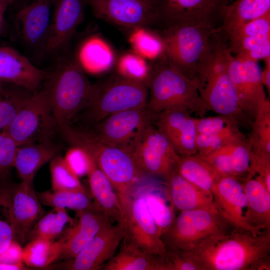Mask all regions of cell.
I'll return each mask as SVG.
<instances>
[{"label": "cell", "instance_id": "1", "mask_svg": "<svg viewBox=\"0 0 270 270\" xmlns=\"http://www.w3.org/2000/svg\"><path fill=\"white\" fill-rule=\"evenodd\" d=\"M180 252L198 270H269L270 230L256 236L232 227L190 250Z\"/></svg>", "mask_w": 270, "mask_h": 270}, {"label": "cell", "instance_id": "2", "mask_svg": "<svg viewBox=\"0 0 270 270\" xmlns=\"http://www.w3.org/2000/svg\"><path fill=\"white\" fill-rule=\"evenodd\" d=\"M218 28L211 24H196L162 29L159 34L164 58L182 74L196 81L212 54Z\"/></svg>", "mask_w": 270, "mask_h": 270}, {"label": "cell", "instance_id": "3", "mask_svg": "<svg viewBox=\"0 0 270 270\" xmlns=\"http://www.w3.org/2000/svg\"><path fill=\"white\" fill-rule=\"evenodd\" d=\"M152 67L148 86L150 92L146 108L156 118L162 111L182 108L204 116L210 110L200 97L198 82L190 80L166 62L164 56Z\"/></svg>", "mask_w": 270, "mask_h": 270}, {"label": "cell", "instance_id": "4", "mask_svg": "<svg viewBox=\"0 0 270 270\" xmlns=\"http://www.w3.org/2000/svg\"><path fill=\"white\" fill-rule=\"evenodd\" d=\"M62 62L45 88L58 126L70 124L86 107L92 88L77 58Z\"/></svg>", "mask_w": 270, "mask_h": 270}, {"label": "cell", "instance_id": "5", "mask_svg": "<svg viewBox=\"0 0 270 270\" xmlns=\"http://www.w3.org/2000/svg\"><path fill=\"white\" fill-rule=\"evenodd\" d=\"M222 36L214 38L212 54L196 81L200 95L209 109L218 114L231 117L240 128L250 130L253 120L242 110L222 56Z\"/></svg>", "mask_w": 270, "mask_h": 270}, {"label": "cell", "instance_id": "6", "mask_svg": "<svg viewBox=\"0 0 270 270\" xmlns=\"http://www.w3.org/2000/svg\"><path fill=\"white\" fill-rule=\"evenodd\" d=\"M148 90L144 82L118 73L92 84L88 104L80 113H83L84 120L92 126L113 114L146 106Z\"/></svg>", "mask_w": 270, "mask_h": 270}, {"label": "cell", "instance_id": "7", "mask_svg": "<svg viewBox=\"0 0 270 270\" xmlns=\"http://www.w3.org/2000/svg\"><path fill=\"white\" fill-rule=\"evenodd\" d=\"M232 226L216 208L181 210L161 236L166 250H190Z\"/></svg>", "mask_w": 270, "mask_h": 270}, {"label": "cell", "instance_id": "8", "mask_svg": "<svg viewBox=\"0 0 270 270\" xmlns=\"http://www.w3.org/2000/svg\"><path fill=\"white\" fill-rule=\"evenodd\" d=\"M58 129L70 146L86 152L110 181L124 178L135 165L132 152L103 140L89 128L70 123L60 126Z\"/></svg>", "mask_w": 270, "mask_h": 270}, {"label": "cell", "instance_id": "9", "mask_svg": "<svg viewBox=\"0 0 270 270\" xmlns=\"http://www.w3.org/2000/svg\"><path fill=\"white\" fill-rule=\"evenodd\" d=\"M57 124L46 89L34 92L3 131L18 146L51 141Z\"/></svg>", "mask_w": 270, "mask_h": 270}, {"label": "cell", "instance_id": "10", "mask_svg": "<svg viewBox=\"0 0 270 270\" xmlns=\"http://www.w3.org/2000/svg\"><path fill=\"white\" fill-rule=\"evenodd\" d=\"M220 51L240 107L254 121L268 100L261 82L259 65L257 62L237 60L230 52L224 36L221 39Z\"/></svg>", "mask_w": 270, "mask_h": 270}, {"label": "cell", "instance_id": "11", "mask_svg": "<svg viewBox=\"0 0 270 270\" xmlns=\"http://www.w3.org/2000/svg\"><path fill=\"white\" fill-rule=\"evenodd\" d=\"M132 152L143 175L165 180L177 169L180 156L152 122L144 128Z\"/></svg>", "mask_w": 270, "mask_h": 270}, {"label": "cell", "instance_id": "12", "mask_svg": "<svg viewBox=\"0 0 270 270\" xmlns=\"http://www.w3.org/2000/svg\"><path fill=\"white\" fill-rule=\"evenodd\" d=\"M228 0H154L162 30L169 27L208 24L219 27Z\"/></svg>", "mask_w": 270, "mask_h": 270}, {"label": "cell", "instance_id": "13", "mask_svg": "<svg viewBox=\"0 0 270 270\" xmlns=\"http://www.w3.org/2000/svg\"><path fill=\"white\" fill-rule=\"evenodd\" d=\"M98 18L126 28L158 26L154 0H86Z\"/></svg>", "mask_w": 270, "mask_h": 270}, {"label": "cell", "instance_id": "14", "mask_svg": "<svg viewBox=\"0 0 270 270\" xmlns=\"http://www.w3.org/2000/svg\"><path fill=\"white\" fill-rule=\"evenodd\" d=\"M156 118L146 106L113 114L89 128L103 140L132 152L144 128Z\"/></svg>", "mask_w": 270, "mask_h": 270}, {"label": "cell", "instance_id": "15", "mask_svg": "<svg viewBox=\"0 0 270 270\" xmlns=\"http://www.w3.org/2000/svg\"><path fill=\"white\" fill-rule=\"evenodd\" d=\"M120 223L124 228L125 238L150 253L165 256L166 250L155 220L144 198L137 192H134Z\"/></svg>", "mask_w": 270, "mask_h": 270}, {"label": "cell", "instance_id": "16", "mask_svg": "<svg viewBox=\"0 0 270 270\" xmlns=\"http://www.w3.org/2000/svg\"><path fill=\"white\" fill-rule=\"evenodd\" d=\"M211 192L217 210L232 226L248 230L256 236L266 230L250 224L248 202L239 180L223 176L214 184Z\"/></svg>", "mask_w": 270, "mask_h": 270}, {"label": "cell", "instance_id": "17", "mask_svg": "<svg viewBox=\"0 0 270 270\" xmlns=\"http://www.w3.org/2000/svg\"><path fill=\"white\" fill-rule=\"evenodd\" d=\"M125 236L122 224L108 222L104 224L90 242L64 266L68 270H96L114 254Z\"/></svg>", "mask_w": 270, "mask_h": 270}, {"label": "cell", "instance_id": "18", "mask_svg": "<svg viewBox=\"0 0 270 270\" xmlns=\"http://www.w3.org/2000/svg\"><path fill=\"white\" fill-rule=\"evenodd\" d=\"M86 6V0H54L45 54H54L66 50L84 18Z\"/></svg>", "mask_w": 270, "mask_h": 270}, {"label": "cell", "instance_id": "19", "mask_svg": "<svg viewBox=\"0 0 270 270\" xmlns=\"http://www.w3.org/2000/svg\"><path fill=\"white\" fill-rule=\"evenodd\" d=\"M192 114L182 108L168 109L161 112L152 122L180 156L197 154L195 146L196 118L192 116Z\"/></svg>", "mask_w": 270, "mask_h": 270}, {"label": "cell", "instance_id": "20", "mask_svg": "<svg viewBox=\"0 0 270 270\" xmlns=\"http://www.w3.org/2000/svg\"><path fill=\"white\" fill-rule=\"evenodd\" d=\"M76 213L74 224L60 238L62 245L58 260H68L74 258L104 224L111 222L93 202L90 207Z\"/></svg>", "mask_w": 270, "mask_h": 270}, {"label": "cell", "instance_id": "21", "mask_svg": "<svg viewBox=\"0 0 270 270\" xmlns=\"http://www.w3.org/2000/svg\"><path fill=\"white\" fill-rule=\"evenodd\" d=\"M54 0H32L16 14L15 28L26 44L44 50L51 20Z\"/></svg>", "mask_w": 270, "mask_h": 270}, {"label": "cell", "instance_id": "22", "mask_svg": "<svg viewBox=\"0 0 270 270\" xmlns=\"http://www.w3.org/2000/svg\"><path fill=\"white\" fill-rule=\"evenodd\" d=\"M10 191L16 240L22 245L28 240L34 225L46 213L33 185L22 181Z\"/></svg>", "mask_w": 270, "mask_h": 270}, {"label": "cell", "instance_id": "23", "mask_svg": "<svg viewBox=\"0 0 270 270\" xmlns=\"http://www.w3.org/2000/svg\"><path fill=\"white\" fill-rule=\"evenodd\" d=\"M49 74L8 46H0V80L35 92Z\"/></svg>", "mask_w": 270, "mask_h": 270}, {"label": "cell", "instance_id": "24", "mask_svg": "<svg viewBox=\"0 0 270 270\" xmlns=\"http://www.w3.org/2000/svg\"><path fill=\"white\" fill-rule=\"evenodd\" d=\"M250 142L246 136L224 145L205 159L222 176H230L242 182L250 174Z\"/></svg>", "mask_w": 270, "mask_h": 270}, {"label": "cell", "instance_id": "25", "mask_svg": "<svg viewBox=\"0 0 270 270\" xmlns=\"http://www.w3.org/2000/svg\"><path fill=\"white\" fill-rule=\"evenodd\" d=\"M164 181L174 209L181 211L216 208L212 192L188 182L178 169Z\"/></svg>", "mask_w": 270, "mask_h": 270}, {"label": "cell", "instance_id": "26", "mask_svg": "<svg viewBox=\"0 0 270 270\" xmlns=\"http://www.w3.org/2000/svg\"><path fill=\"white\" fill-rule=\"evenodd\" d=\"M60 146L52 141L18 146L14 160V167L22 181L33 185L38 170L58 154Z\"/></svg>", "mask_w": 270, "mask_h": 270}, {"label": "cell", "instance_id": "27", "mask_svg": "<svg viewBox=\"0 0 270 270\" xmlns=\"http://www.w3.org/2000/svg\"><path fill=\"white\" fill-rule=\"evenodd\" d=\"M86 175L93 204L102 211L111 222L113 220L120 222L122 208L118 195L108 178L92 157Z\"/></svg>", "mask_w": 270, "mask_h": 270}, {"label": "cell", "instance_id": "28", "mask_svg": "<svg viewBox=\"0 0 270 270\" xmlns=\"http://www.w3.org/2000/svg\"><path fill=\"white\" fill-rule=\"evenodd\" d=\"M118 253L104 266V270H166L164 256L150 253L124 238Z\"/></svg>", "mask_w": 270, "mask_h": 270}, {"label": "cell", "instance_id": "29", "mask_svg": "<svg viewBox=\"0 0 270 270\" xmlns=\"http://www.w3.org/2000/svg\"><path fill=\"white\" fill-rule=\"evenodd\" d=\"M241 182L248 202L250 224L270 230V192L257 175Z\"/></svg>", "mask_w": 270, "mask_h": 270}, {"label": "cell", "instance_id": "30", "mask_svg": "<svg viewBox=\"0 0 270 270\" xmlns=\"http://www.w3.org/2000/svg\"><path fill=\"white\" fill-rule=\"evenodd\" d=\"M136 192L145 200L162 236L172 224L176 215L165 182L148 184L140 186Z\"/></svg>", "mask_w": 270, "mask_h": 270}, {"label": "cell", "instance_id": "31", "mask_svg": "<svg viewBox=\"0 0 270 270\" xmlns=\"http://www.w3.org/2000/svg\"><path fill=\"white\" fill-rule=\"evenodd\" d=\"M177 169L188 182L208 192H211L214 184L223 176L204 158L197 154L180 156Z\"/></svg>", "mask_w": 270, "mask_h": 270}, {"label": "cell", "instance_id": "32", "mask_svg": "<svg viewBox=\"0 0 270 270\" xmlns=\"http://www.w3.org/2000/svg\"><path fill=\"white\" fill-rule=\"evenodd\" d=\"M270 12V0H236L224 10L219 28L222 32Z\"/></svg>", "mask_w": 270, "mask_h": 270}, {"label": "cell", "instance_id": "33", "mask_svg": "<svg viewBox=\"0 0 270 270\" xmlns=\"http://www.w3.org/2000/svg\"><path fill=\"white\" fill-rule=\"evenodd\" d=\"M84 70L92 73L110 68L114 62V55L110 46L98 37H92L82 45L77 57Z\"/></svg>", "mask_w": 270, "mask_h": 270}, {"label": "cell", "instance_id": "34", "mask_svg": "<svg viewBox=\"0 0 270 270\" xmlns=\"http://www.w3.org/2000/svg\"><path fill=\"white\" fill-rule=\"evenodd\" d=\"M74 220L70 217L66 209L53 208L45 214L34 225L30 230L28 240L42 238L55 241L62 238L72 225Z\"/></svg>", "mask_w": 270, "mask_h": 270}, {"label": "cell", "instance_id": "35", "mask_svg": "<svg viewBox=\"0 0 270 270\" xmlns=\"http://www.w3.org/2000/svg\"><path fill=\"white\" fill-rule=\"evenodd\" d=\"M62 241H50L36 238L28 242L22 248V260L28 267L44 268L54 261L60 255Z\"/></svg>", "mask_w": 270, "mask_h": 270}, {"label": "cell", "instance_id": "36", "mask_svg": "<svg viewBox=\"0 0 270 270\" xmlns=\"http://www.w3.org/2000/svg\"><path fill=\"white\" fill-rule=\"evenodd\" d=\"M40 202L53 208L78 211L90 207L92 199L90 191L80 190L46 191L36 193Z\"/></svg>", "mask_w": 270, "mask_h": 270}, {"label": "cell", "instance_id": "37", "mask_svg": "<svg viewBox=\"0 0 270 270\" xmlns=\"http://www.w3.org/2000/svg\"><path fill=\"white\" fill-rule=\"evenodd\" d=\"M34 93L11 84L6 88H0V132L11 124Z\"/></svg>", "mask_w": 270, "mask_h": 270}, {"label": "cell", "instance_id": "38", "mask_svg": "<svg viewBox=\"0 0 270 270\" xmlns=\"http://www.w3.org/2000/svg\"><path fill=\"white\" fill-rule=\"evenodd\" d=\"M130 42L135 52L144 58L155 60L164 56L163 44L160 34L148 28L134 30Z\"/></svg>", "mask_w": 270, "mask_h": 270}, {"label": "cell", "instance_id": "39", "mask_svg": "<svg viewBox=\"0 0 270 270\" xmlns=\"http://www.w3.org/2000/svg\"><path fill=\"white\" fill-rule=\"evenodd\" d=\"M50 162L52 191L86 188L80 182L79 177L68 164L64 157L58 154Z\"/></svg>", "mask_w": 270, "mask_h": 270}, {"label": "cell", "instance_id": "40", "mask_svg": "<svg viewBox=\"0 0 270 270\" xmlns=\"http://www.w3.org/2000/svg\"><path fill=\"white\" fill-rule=\"evenodd\" d=\"M16 231L12 206L11 191L0 190V254L14 241Z\"/></svg>", "mask_w": 270, "mask_h": 270}, {"label": "cell", "instance_id": "41", "mask_svg": "<svg viewBox=\"0 0 270 270\" xmlns=\"http://www.w3.org/2000/svg\"><path fill=\"white\" fill-rule=\"evenodd\" d=\"M197 132L232 137L242 134L234 118L223 115L196 118Z\"/></svg>", "mask_w": 270, "mask_h": 270}, {"label": "cell", "instance_id": "42", "mask_svg": "<svg viewBox=\"0 0 270 270\" xmlns=\"http://www.w3.org/2000/svg\"><path fill=\"white\" fill-rule=\"evenodd\" d=\"M247 138L252 146L270 153V102L268 98L254 120Z\"/></svg>", "mask_w": 270, "mask_h": 270}, {"label": "cell", "instance_id": "43", "mask_svg": "<svg viewBox=\"0 0 270 270\" xmlns=\"http://www.w3.org/2000/svg\"><path fill=\"white\" fill-rule=\"evenodd\" d=\"M118 70L121 75L144 82L148 85L152 67L148 65L145 58L136 52L127 53L120 58Z\"/></svg>", "mask_w": 270, "mask_h": 270}, {"label": "cell", "instance_id": "44", "mask_svg": "<svg viewBox=\"0 0 270 270\" xmlns=\"http://www.w3.org/2000/svg\"><path fill=\"white\" fill-rule=\"evenodd\" d=\"M222 33L228 41L245 36H270V12Z\"/></svg>", "mask_w": 270, "mask_h": 270}, {"label": "cell", "instance_id": "45", "mask_svg": "<svg viewBox=\"0 0 270 270\" xmlns=\"http://www.w3.org/2000/svg\"><path fill=\"white\" fill-rule=\"evenodd\" d=\"M250 174L259 176L270 192V153L252 146L250 143Z\"/></svg>", "mask_w": 270, "mask_h": 270}, {"label": "cell", "instance_id": "46", "mask_svg": "<svg viewBox=\"0 0 270 270\" xmlns=\"http://www.w3.org/2000/svg\"><path fill=\"white\" fill-rule=\"evenodd\" d=\"M245 136L228 137L215 134H206L197 132L195 146L197 154L206 157L220 147L228 144Z\"/></svg>", "mask_w": 270, "mask_h": 270}, {"label": "cell", "instance_id": "47", "mask_svg": "<svg viewBox=\"0 0 270 270\" xmlns=\"http://www.w3.org/2000/svg\"><path fill=\"white\" fill-rule=\"evenodd\" d=\"M18 146L4 132H0V178H4L14 167Z\"/></svg>", "mask_w": 270, "mask_h": 270}, {"label": "cell", "instance_id": "48", "mask_svg": "<svg viewBox=\"0 0 270 270\" xmlns=\"http://www.w3.org/2000/svg\"><path fill=\"white\" fill-rule=\"evenodd\" d=\"M64 158L78 177L86 174L91 157L84 150L78 147L71 146Z\"/></svg>", "mask_w": 270, "mask_h": 270}, {"label": "cell", "instance_id": "49", "mask_svg": "<svg viewBox=\"0 0 270 270\" xmlns=\"http://www.w3.org/2000/svg\"><path fill=\"white\" fill-rule=\"evenodd\" d=\"M164 258L166 270H198L196 266L180 252L166 250Z\"/></svg>", "mask_w": 270, "mask_h": 270}, {"label": "cell", "instance_id": "50", "mask_svg": "<svg viewBox=\"0 0 270 270\" xmlns=\"http://www.w3.org/2000/svg\"><path fill=\"white\" fill-rule=\"evenodd\" d=\"M268 57H270V40L265 42L254 50L235 58L241 61L257 62Z\"/></svg>", "mask_w": 270, "mask_h": 270}, {"label": "cell", "instance_id": "51", "mask_svg": "<svg viewBox=\"0 0 270 270\" xmlns=\"http://www.w3.org/2000/svg\"><path fill=\"white\" fill-rule=\"evenodd\" d=\"M22 248L17 242H14L9 248L0 254V262L8 264H24L22 260Z\"/></svg>", "mask_w": 270, "mask_h": 270}, {"label": "cell", "instance_id": "52", "mask_svg": "<svg viewBox=\"0 0 270 270\" xmlns=\"http://www.w3.org/2000/svg\"><path fill=\"white\" fill-rule=\"evenodd\" d=\"M265 67L263 70H261L260 79L263 86L266 88L268 95L270 94V57L264 60Z\"/></svg>", "mask_w": 270, "mask_h": 270}, {"label": "cell", "instance_id": "53", "mask_svg": "<svg viewBox=\"0 0 270 270\" xmlns=\"http://www.w3.org/2000/svg\"><path fill=\"white\" fill-rule=\"evenodd\" d=\"M24 264H8L0 262V270H27Z\"/></svg>", "mask_w": 270, "mask_h": 270}, {"label": "cell", "instance_id": "54", "mask_svg": "<svg viewBox=\"0 0 270 270\" xmlns=\"http://www.w3.org/2000/svg\"><path fill=\"white\" fill-rule=\"evenodd\" d=\"M9 5L7 2L0 1V18L4 16V14Z\"/></svg>", "mask_w": 270, "mask_h": 270}, {"label": "cell", "instance_id": "55", "mask_svg": "<svg viewBox=\"0 0 270 270\" xmlns=\"http://www.w3.org/2000/svg\"><path fill=\"white\" fill-rule=\"evenodd\" d=\"M0 2H4L8 3L9 4H12L16 2V0H0Z\"/></svg>", "mask_w": 270, "mask_h": 270}, {"label": "cell", "instance_id": "56", "mask_svg": "<svg viewBox=\"0 0 270 270\" xmlns=\"http://www.w3.org/2000/svg\"><path fill=\"white\" fill-rule=\"evenodd\" d=\"M3 22H4V16H2L0 18V30L2 26Z\"/></svg>", "mask_w": 270, "mask_h": 270}, {"label": "cell", "instance_id": "57", "mask_svg": "<svg viewBox=\"0 0 270 270\" xmlns=\"http://www.w3.org/2000/svg\"><path fill=\"white\" fill-rule=\"evenodd\" d=\"M18 0H16V2Z\"/></svg>", "mask_w": 270, "mask_h": 270}, {"label": "cell", "instance_id": "58", "mask_svg": "<svg viewBox=\"0 0 270 270\" xmlns=\"http://www.w3.org/2000/svg\"><path fill=\"white\" fill-rule=\"evenodd\" d=\"M228 0V1L229 0Z\"/></svg>", "mask_w": 270, "mask_h": 270}]
</instances>
